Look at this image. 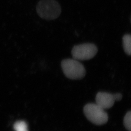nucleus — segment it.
I'll list each match as a JSON object with an SVG mask.
<instances>
[{"instance_id": "obj_1", "label": "nucleus", "mask_w": 131, "mask_h": 131, "mask_svg": "<svg viewBox=\"0 0 131 131\" xmlns=\"http://www.w3.org/2000/svg\"><path fill=\"white\" fill-rule=\"evenodd\" d=\"M39 16L45 20H53L60 16L62 9L56 0H40L36 6Z\"/></svg>"}, {"instance_id": "obj_2", "label": "nucleus", "mask_w": 131, "mask_h": 131, "mask_svg": "<svg viewBox=\"0 0 131 131\" xmlns=\"http://www.w3.org/2000/svg\"><path fill=\"white\" fill-rule=\"evenodd\" d=\"M61 67L64 76L71 80L82 79L86 74L84 66L73 58L63 60L61 63Z\"/></svg>"}, {"instance_id": "obj_3", "label": "nucleus", "mask_w": 131, "mask_h": 131, "mask_svg": "<svg viewBox=\"0 0 131 131\" xmlns=\"http://www.w3.org/2000/svg\"><path fill=\"white\" fill-rule=\"evenodd\" d=\"M84 113L89 121L96 125H102L108 120V116L104 109L97 104H88L84 108Z\"/></svg>"}, {"instance_id": "obj_4", "label": "nucleus", "mask_w": 131, "mask_h": 131, "mask_svg": "<svg viewBox=\"0 0 131 131\" xmlns=\"http://www.w3.org/2000/svg\"><path fill=\"white\" fill-rule=\"evenodd\" d=\"M98 51V48L95 44L82 43L74 46L71 50V54L73 59L86 61L93 58Z\"/></svg>"}, {"instance_id": "obj_5", "label": "nucleus", "mask_w": 131, "mask_h": 131, "mask_svg": "<svg viewBox=\"0 0 131 131\" xmlns=\"http://www.w3.org/2000/svg\"><path fill=\"white\" fill-rule=\"evenodd\" d=\"M96 104L104 109H110L115 101L114 94L106 92H99L95 97Z\"/></svg>"}, {"instance_id": "obj_6", "label": "nucleus", "mask_w": 131, "mask_h": 131, "mask_svg": "<svg viewBox=\"0 0 131 131\" xmlns=\"http://www.w3.org/2000/svg\"><path fill=\"white\" fill-rule=\"evenodd\" d=\"M123 46L125 53L128 55L131 54V36L130 34H126L122 38Z\"/></svg>"}, {"instance_id": "obj_7", "label": "nucleus", "mask_w": 131, "mask_h": 131, "mask_svg": "<svg viewBox=\"0 0 131 131\" xmlns=\"http://www.w3.org/2000/svg\"><path fill=\"white\" fill-rule=\"evenodd\" d=\"M15 131H28L27 124L24 121H18L14 125Z\"/></svg>"}, {"instance_id": "obj_8", "label": "nucleus", "mask_w": 131, "mask_h": 131, "mask_svg": "<svg viewBox=\"0 0 131 131\" xmlns=\"http://www.w3.org/2000/svg\"><path fill=\"white\" fill-rule=\"evenodd\" d=\"M124 124L126 129L129 131L131 130V112L128 111L124 119Z\"/></svg>"}, {"instance_id": "obj_9", "label": "nucleus", "mask_w": 131, "mask_h": 131, "mask_svg": "<svg viewBox=\"0 0 131 131\" xmlns=\"http://www.w3.org/2000/svg\"><path fill=\"white\" fill-rule=\"evenodd\" d=\"M115 101H120L122 98V95L121 93H116L114 94Z\"/></svg>"}]
</instances>
